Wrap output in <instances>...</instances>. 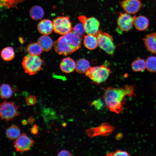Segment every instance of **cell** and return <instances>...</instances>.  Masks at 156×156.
Segmentation results:
<instances>
[{"label": "cell", "mask_w": 156, "mask_h": 156, "mask_svg": "<svg viewBox=\"0 0 156 156\" xmlns=\"http://www.w3.org/2000/svg\"><path fill=\"white\" fill-rule=\"evenodd\" d=\"M134 86L126 85L122 88L109 87L104 91L103 99L105 107L111 112L119 114L122 111L127 96L135 95Z\"/></svg>", "instance_id": "obj_1"}, {"label": "cell", "mask_w": 156, "mask_h": 156, "mask_svg": "<svg viewBox=\"0 0 156 156\" xmlns=\"http://www.w3.org/2000/svg\"><path fill=\"white\" fill-rule=\"evenodd\" d=\"M111 73L110 70L103 65L90 67L86 75L93 83L99 84L105 81Z\"/></svg>", "instance_id": "obj_2"}, {"label": "cell", "mask_w": 156, "mask_h": 156, "mask_svg": "<svg viewBox=\"0 0 156 156\" xmlns=\"http://www.w3.org/2000/svg\"><path fill=\"white\" fill-rule=\"evenodd\" d=\"M43 64L44 61L38 56L29 54L23 57L22 64L25 72L32 75L42 70Z\"/></svg>", "instance_id": "obj_3"}, {"label": "cell", "mask_w": 156, "mask_h": 156, "mask_svg": "<svg viewBox=\"0 0 156 156\" xmlns=\"http://www.w3.org/2000/svg\"><path fill=\"white\" fill-rule=\"evenodd\" d=\"M96 36L99 47L108 54L113 55L115 47L112 37L107 33L100 30Z\"/></svg>", "instance_id": "obj_4"}, {"label": "cell", "mask_w": 156, "mask_h": 156, "mask_svg": "<svg viewBox=\"0 0 156 156\" xmlns=\"http://www.w3.org/2000/svg\"><path fill=\"white\" fill-rule=\"evenodd\" d=\"M53 30L54 32L64 35L71 31L72 24L69 17L59 16L53 21Z\"/></svg>", "instance_id": "obj_5"}, {"label": "cell", "mask_w": 156, "mask_h": 156, "mask_svg": "<svg viewBox=\"0 0 156 156\" xmlns=\"http://www.w3.org/2000/svg\"><path fill=\"white\" fill-rule=\"evenodd\" d=\"M18 107L12 101H3L0 105V116L1 119L8 121L18 116L17 109Z\"/></svg>", "instance_id": "obj_6"}, {"label": "cell", "mask_w": 156, "mask_h": 156, "mask_svg": "<svg viewBox=\"0 0 156 156\" xmlns=\"http://www.w3.org/2000/svg\"><path fill=\"white\" fill-rule=\"evenodd\" d=\"M78 19L83 25L87 34L96 35L99 30L100 26V23L97 19L93 17H87L84 15L79 16Z\"/></svg>", "instance_id": "obj_7"}, {"label": "cell", "mask_w": 156, "mask_h": 156, "mask_svg": "<svg viewBox=\"0 0 156 156\" xmlns=\"http://www.w3.org/2000/svg\"><path fill=\"white\" fill-rule=\"evenodd\" d=\"M135 16L125 12L119 13L117 19L118 28L122 31H127L133 27Z\"/></svg>", "instance_id": "obj_8"}, {"label": "cell", "mask_w": 156, "mask_h": 156, "mask_svg": "<svg viewBox=\"0 0 156 156\" xmlns=\"http://www.w3.org/2000/svg\"><path fill=\"white\" fill-rule=\"evenodd\" d=\"M114 129L113 126L105 122L98 127L88 129L86 131V132L88 136L92 138L98 136L108 135L112 133Z\"/></svg>", "instance_id": "obj_9"}, {"label": "cell", "mask_w": 156, "mask_h": 156, "mask_svg": "<svg viewBox=\"0 0 156 156\" xmlns=\"http://www.w3.org/2000/svg\"><path fill=\"white\" fill-rule=\"evenodd\" d=\"M55 51L60 55L66 56L75 51L70 46L64 35L60 37L53 43Z\"/></svg>", "instance_id": "obj_10"}, {"label": "cell", "mask_w": 156, "mask_h": 156, "mask_svg": "<svg viewBox=\"0 0 156 156\" xmlns=\"http://www.w3.org/2000/svg\"><path fill=\"white\" fill-rule=\"evenodd\" d=\"M34 142L33 140L23 133L14 141L13 145L17 151L23 152L29 150Z\"/></svg>", "instance_id": "obj_11"}, {"label": "cell", "mask_w": 156, "mask_h": 156, "mask_svg": "<svg viewBox=\"0 0 156 156\" xmlns=\"http://www.w3.org/2000/svg\"><path fill=\"white\" fill-rule=\"evenodd\" d=\"M120 3L125 12L131 14L138 12L142 6L141 0H123Z\"/></svg>", "instance_id": "obj_12"}, {"label": "cell", "mask_w": 156, "mask_h": 156, "mask_svg": "<svg viewBox=\"0 0 156 156\" xmlns=\"http://www.w3.org/2000/svg\"><path fill=\"white\" fill-rule=\"evenodd\" d=\"M68 43L75 51L81 47L82 38L81 36L71 31L64 35Z\"/></svg>", "instance_id": "obj_13"}, {"label": "cell", "mask_w": 156, "mask_h": 156, "mask_svg": "<svg viewBox=\"0 0 156 156\" xmlns=\"http://www.w3.org/2000/svg\"><path fill=\"white\" fill-rule=\"evenodd\" d=\"M143 40L147 49L152 53L156 54V32L147 34Z\"/></svg>", "instance_id": "obj_14"}, {"label": "cell", "mask_w": 156, "mask_h": 156, "mask_svg": "<svg viewBox=\"0 0 156 156\" xmlns=\"http://www.w3.org/2000/svg\"><path fill=\"white\" fill-rule=\"evenodd\" d=\"M37 28L40 33L44 35H48L50 34L53 31V23L49 19H43L38 23Z\"/></svg>", "instance_id": "obj_15"}, {"label": "cell", "mask_w": 156, "mask_h": 156, "mask_svg": "<svg viewBox=\"0 0 156 156\" xmlns=\"http://www.w3.org/2000/svg\"><path fill=\"white\" fill-rule=\"evenodd\" d=\"M76 63L71 58L66 57L63 58L60 64L61 70L66 73H70L75 69Z\"/></svg>", "instance_id": "obj_16"}, {"label": "cell", "mask_w": 156, "mask_h": 156, "mask_svg": "<svg viewBox=\"0 0 156 156\" xmlns=\"http://www.w3.org/2000/svg\"><path fill=\"white\" fill-rule=\"evenodd\" d=\"M133 25L138 30L144 31L148 27L149 21L148 18L144 16L140 15L136 16H135Z\"/></svg>", "instance_id": "obj_17"}, {"label": "cell", "mask_w": 156, "mask_h": 156, "mask_svg": "<svg viewBox=\"0 0 156 156\" xmlns=\"http://www.w3.org/2000/svg\"><path fill=\"white\" fill-rule=\"evenodd\" d=\"M83 44L89 50H93L98 46L97 38L96 36L87 34L84 37Z\"/></svg>", "instance_id": "obj_18"}, {"label": "cell", "mask_w": 156, "mask_h": 156, "mask_svg": "<svg viewBox=\"0 0 156 156\" xmlns=\"http://www.w3.org/2000/svg\"><path fill=\"white\" fill-rule=\"evenodd\" d=\"M37 42L40 45L43 51H49L52 48L53 42L51 38L47 35H44L40 37Z\"/></svg>", "instance_id": "obj_19"}, {"label": "cell", "mask_w": 156, "mask_h": 156, "mask_svg": "<svg viewBox=\"0 0 156 156\" xmlns=\"http://www.w3.org/2000/svg\"><path fill=\"white\" fill-rule=\"evenodd\" d=\"M90 67V63L89 61L85 59L82 58L77 61L75 70L78 73H85Z\"/></svg>", "instance_id": "obj_20"}, {"label": "cell", "mask_w": 156, "mask_h": 156, "mask_svg": "<svg viewBox=\"0 0 156 156\" xmlns=\"http://www.w3.org/2000/svg\"><path fill=\"white\" fill-rule=\"evenodd\" d=\"M131 67L134 72H143L146 68V61L141 58H137L132 62Z\"/></svg>", "instance_id": "obj_21"}, {"label": "cell", "mask_w": 156, "mask_h": 156, "mask_svg": "<svg viewBox=\"0 0 156 156\" xmlns=\"http://www.w3.org/2000/svg\"><path fill=\"white\" fill-rule=\"evenodd\" d=\"M30 15L34 20H39L42 18L44 15L43 9L40 6H34L30 10Z\"/></svg>", "instance_id": "obj_22"}, {"label": "cell", "mask_w": 156, "mask_h": 156, "mask_svg": "<svg viewBox=\"0 0 156 156\" xmlns=\"http://www.w3.org/2000/svg\"><path fill=\"white\" fill-rule=\"evenodd\" d=\"M6 135L10 139H16L20 135V129L16 125H12L6 129Z\"/></svg>", "instance_id": "obj_23"}, {"label": "cell", "mask_w": 156, "mask_h": 156, "mask_svg": "<svg viewBox=\"0 0 156 156\" xmlns=\"http://www.w3.org/2000/svg\"><path fill=\"white\" fill-rule=\"evenodd\" d=\"M27 49L29 54L37 56L40 55L43 51L41 46L38 42L29 44L27 47Z\"/></svg>", "instance_id": "obj_24"}, {"label": "cell", "mask_w": 156, "mask_h": 156, "mask_svg": "<svg viewBox=\"0 0 156 156\" xmlns=\"http://www.w3.org/2000/svg\"><path fill=\"white\" fill-rule=\"evenodd\" d=\"M14 52L13 48L10 47H8L2 49L1 52V56L5 61H10L14 57Z\"/></svg>", "instance_id": "obj_25"}, {"label": "cell", "mask_w": 156, "mask_h": 156, "mask_svg": "<svg viewBox=\"0 0 156 156\" xmlns=\"http://www.w3.org/2000/svg\"><path fill=\"white\" fill-rule=\"evenodd\" d=\"M0 96L3 99H8L12 95V91L10 86L6 84H3L0 87Z\"/></svg>", "instance_id": "obj_26"}, {"label": "cell", "mask_w": 156, "mask_h": 156, "mask_svg": "<svg viewBox=\"0 0 156 156\" xmlns=\"http://www.w3.org/2000/svg\"><path fill=\"white\" fill-rule=\"evenodd\" d=\"M146 62V68L148 71L151 72H156V56L148 57Z\"/></svg>", "instance_id": "obj_27"}, {"label": "cell", "mask_w": 156, "mask_h": 156, "mask_svg": "<svg viewBox=\"0 0 156 156\" xmlns=\"http://www.w3.org/2000/svg\"><path fill=\"white\" fill-rule=\"evenodd\" d=\"M25 0H0V6L7 8H17V4Z\"/></svg>", "instance_id": "obj_28"}, {"label": "cell", "mask_w": 156, "mask_h": 156, "mask_svg": "<svg viewBox=\"0 0 156 156\" xmlns=\"http://www.w3.org/2000/svg\"><path fill=\"white\" fill-rule=\"evenodd\" d=\"M72 29L73 32L80 36L83 35L86 33L84 26L81 23L75 25Z\"/></svg>", "instance_id": "obj_29"}, {"label": "cell", "mask_w": 156, "mask_h": 156, "mask_svg": "<svg viewBox=\"0 0 156 156\" xmlns=\"http://www.w3.org/2000/svg\"><path fill=\"white\" fill-rule=\"evenodd\" d=\"M91 105L97 110L103 109L105 107V104L104 99L99 98L93 101Z\"/></svg>", "instance_id": "obj_30"}, {"label": "cell", "mask_w": 156, "mask_h": 156, "mask_svg": "<svg viewBox=\"0 0 156 156\" xmlns=\"http://www.w3.org/2000/svg\"><path fill=\"white\" fill-rule=\"evenodd\" d=\"M130 155L128 152L120 150H117L115 152L108 153L106 155L107 156H125Z\"/></svg>", "instance_id": "obj_31"}, {"label": "cell", "mask_w": 156, "mask_h": 156, "mask_svg": "<svg viewBox=\"0 0 156 156\" xmlns=\"http://www.w3.org/2000/svg\"><path fill=\"white\" fill-rule=\"evenodd\" d=\"M36 98L34 96H28L25 98V102L26 103L29 105H34L36 103Z\"/></svg>", "instance_id": "obj_32"}, {"label": "cell", "mask_w": 156, "mask_h": 156, "mask_svg": "<svg viewBox=\"0 0 156 156\" xmlns=\"http://www.w3.org/2000/svg\"><path fill=\"white\" fill-rule=\"evenodd\" d=\"M71 154L69 151L66 150H62L60 151L57 154V156H71Z\"/></svg>", "instance_id": "obj_33"}, {"label": "cell", "mask_w": 156, "mask_h": 156, "mask_svg": "<svg viewBox=\"0 0 156 156\" xmlns=\"http://www.w3.org/2000/svg\"><path fill=\"white\" fill-rule=\"evenodd\" d=\"M38 126L36 124L33 125L31 129V132L32 134H35L38 133Z\"/></svg>", "instance_id": "obj_34"}, {"label": "cell", "mask_w": 156, "mask_h": 156, "mask_svg": "<svg viewBox=\"0 0 156 156\" xmlns=\"http://www.w3.org/2000/svg\"><path fill=\"white\" fill-rule=\"evenodd\" d=\"M34 121V119L32 117H30L28 119L27 123L28 124H31L33 123Z\"/></svg>", "instance_id": "obj_35"}, {"label": "cell", "mask_w": 156, "mask_h": 156, "mask_svg": "<svg viewBox=\"0 0 156 156\" xmlns=\"http://www.w3.org/2000/svg\"><path fill=\"white\" fill-rule=\"evenodd\" d=\"M122 135H121V133L118 134L116 136V138L117 140H119L122 137Z\"/></svg>", "instance_id": "obj_36"}, {"label": "cell", "mask_w": 156, "mask_h": 156, "mask_svg": "<svg viewBox=\"0 0 156 156\" xmlns=\"http://www.w3.org/2000/svg\"><path fill=\"white\" fill-rule=\"evenodd\" d=\"M22 123L23 125H25L27 123V121L26 120H23L22 122Z\"/></svg>", "instance_id": "obj_37"}]
</instances>
